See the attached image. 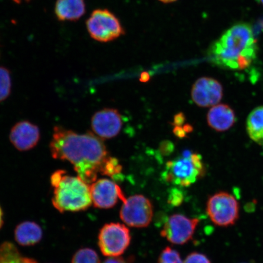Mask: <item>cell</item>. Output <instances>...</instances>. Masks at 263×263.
I'll return each instance as SVG.
<instances>
[{"label": "cell", "mask_w": 263, "mask_h": 263, "mask_svg": "<svg viewBox=\"0 0 263 263\" xmlns=\"http://www.w3.org/2000/svg\"><path fill=\"white\" fill-rule=\"evenodd\" d=\"M149 80V76L147 73H144L141 76L140 81L142 82H147Z\"/></svg>", "instance_id": "f1b7e54d"}, {"label": "cell", "mask_w": 263, "mask_h": 263, "mask_svg": "<svg viewBox=\"0 0 263 263\" xmlns=\"http://www.w3.org/2000/svg\"><path fill=\"white\" fill-rule=\"evenodd\" d=\"M236 121L234 110L227 104H217L210 108L207 114V122L210 127L217 132L228 130Z\"/></svg>", "instance_id": "5bb4252c"}, {"label": "cell", "mask_w": 263, "mask_h": 263, "mask_svg": "<svg viewBox=\"0 0 263 263\" xmlns=\"http://www.w3.org/2000/svg\"><path fill=\"white\" fill-rule=\"evenodd\" d=\"M183 263H212L208 257L199 252L190 254L183 261Z\"/></svg>", "instance_id": "603a6c76"}, {"label": "cell", "mask_w": 263, "mask_h": 263, "mask_svg": "<svg viewBox=\"0 0 263 263\" xmlns=\"http://www.w3.org/2000/svg\"><path fill=\"white\" fill-rule=\"evenodd\" d=\"M3 212L1 208V206H0V228H2V226H3Z\"/></svg>", "instance_id": "4dcf8cb0"}, {"label": "cell", "mask_w": 263, "mask_h": 263, "mask_svg": "<svg viewBox=\"0 0 263 263\" xmlns=\"http://www.w3.org/2000/svg\"><path fill=\"white\" fill-rule=\"evenodd\" d=\"M39 127L28 121L16 123L10 133V140L16 149L26 151L37 145L40 140Z\"/></svg>", "instance_id": "4fadbf2b"}, {"label": "cell", "mask_w": 263, "mask_h": 263, "mask_svg": "<svg viewBox=\"0 0 263 263\" xmlns=\"http://www.w3.org/2000/svg\"><path fill=\"white\" fill-rule=\"evenodd\" d=\"M92 202L97 208L108 209L117 204L118 200L126 201V197L120 187L106 179H100L90 186Z\"/></svg>", "instance_id": "30bf717a"}, {"label": "cell", "mask_w": 263, "mask_h": 263, "mask_svg": "<svg viewBox=\"0 0 263 263\" xmlns=\"http://www.w3.org/2000/svg\"><path fill=\"white\" fill-rule=\"evenodd\" d=\"M183 196L182 193L177 190H174L170 196L169 201L172 205H178L182 203Z\"/></svg>", "instance_id": "cb8c5ba5"}, {"label": "cell", "mask_w": 263, "mask_h": 263, "mask_svg": "<svg viewBox=\"0 0 263 263\" xmlns=\"http://www.w3.org/2000/svg\"><path fill=\"white\" fill-rule=\"evenodd\" d=\"M52 204L61 213L85 210L92 204L90 186L80 177L68 175L64 170L52 174Z\"/></svg>", "instance_id": "3957f363"}, {"label": "cell", "mask_w": 263, "mask_h": 263, "mask_svg": "<svg viewBox=\"0 0 263 263\" xmlns=\"http://www.w3.org/2000/svg\"><path fill=\"white\" fill-rule=\"evenodd\" d=\"M122 166L120 164L119 161L115 158L108 157L102 164L100 173L115 179L122 172Z\"/></svg>", "instance_id": "d6986e66"}, {"label": "cell", "mask_w": 263, "mask_h": 263, "mask_svg": "<svg viewBox=\"0 0 263 263\" xmlns=\"http://www.w3.org/2000/svg\"><path fill=\"white\" fill-rule=\"evenodd\" d=\"M103 263H127V261L124 258L119 257V256H115V257L107 258Z\"/></svg>", "instance_id": "4316f807"}, {"label": "cell", "mask_w": 263, "mask_h": 263, "mask_svg": "<svg viewBox=\"0 0 263 263\" xmlns=\"http://www.w3.org/2000/svg\"><path fill=\"white\" fill-rule=\"evenodd\" d=\"M119 111L114 108H104L91 118V128L101 139H109L116 137L122 127Z\"/></svg>", "instance_id": "7c38bea8"}, {"label": "cell", "mask_w": 263, "mask_h": 263, "mask_svg": "<svg viewBox=\"0 0 263 263\" xmlns=\"http://www.w3.org/2000/svg\"><path fill=\"white\" fill-rule=\"evenodd\" d=\"M173 132L174 134H175L177 137L183 138L186 136V133L182 126H175Z\"/></svg>", "instance_id": "83f0119b"}, {"label": "cell", "mask_w": 263, "mask_h": 263, "mask_svg": "<svg viewBox=\"0 0 263 263\" xmlns=\"http://www.w3.org/2000/svg\"><path fill=\"white\" fill-rule=\"evenodd\" d=\"M174 149V146L170 141H164L160 146V151L164 155H167L172 152Z\"/></svg>", "instance_id": "d4e9b609"}, {"label": "cell", "mask_w": 263, "mask_h": 263, "mask_svg": "<svg viewBox=\"0 0 263 263\" xmlns=\"http://www.w3.org/2000/svg\"><path fill=\"white\" fill-rule=\"evenodd\" d=\"M42 230L37 223L26 221L16 227L15 230L16 241L22 246L37 244L42 238Z\"/></svg>", "instance_id": "2e32d148"}, {"label": "cell", "mask_w": 263, "mask_h": 263, "mask_svg": "<svg viewBox=\"0 0 263 263\" xmlns=\"http://www.w3.org/2000/svg\"><path fill=\"white\" fill-rule=\"evenodd\" d=\"M206 213L215 225L229 227L238 221L239 204L231 194L218 192L209 197L206 203Z\"/></svg>", "instance_id": "5b68a950"}, {"label": "cell", "mask_w": 263, "mask_h": 263, "mask_svg": "<svg viewBox=\"0 0 263 263\" xmlns=\"http://www.w3.org/2000/svg\"><path fill=\"white\" fill-rule=\"evenodd\" d=\"M11 78L7 69L0 67V102L6 100L11 93Z\"/></svg>", "instance_id": "44dd1931"}, {"label": "cell", "mask_w": 263, "mask_h": 263, "mask_svg": "<svg viewBox=\"0 0 263 263\" xmlns=\"http://www.w3.org/2000/svg\"><path fill=\"white\" fill-rule=\"evenodd\" d=\"M159 263H183L178 252L166 247L163 250L159 258Z\"/></svg>", "instance_id": "7402d4cb"}, {"label": "cell", "mask_w": 263, "mask_h": 263, "mask_svg": "<svg viewBox=\"0 0 263 263\" xmlns=\"http://www.w3.org/2000/svg\"><path fill=\"white\" fill-rule=\"evenodd\" d=\"M49 149L54 159L73 164L78 176L88 185L97 180L102 164L108 157L101 138L91 133L79 134L60 126L54 127Z\"/></svg>", "instance_id": "6da1fadb"}, {"label": "cell", "mask_w": 263, "mask_h": 263, "mask_svg": "<svg viewBox=\"0 0 263 263\" xmlns=\"http://www.w3.org/2000/svg\"><path fill=\"white\" fill-rule=\"evenodd\" d=\"M54 12L59 21H78L85 14V0H57Z\"/></svg>", "instance_id": "9a60e30c"}, {"label": "cell", "mask_w": 263, "mask_h": 263, "mask_svg": "<svg viewBox=\"0 0 263 263\" xmlns=\"http://www.w3.org/2000/svg\"><path fill=\"white\" fill-rule=\"evenodd\" d=\"M199 222L198 219L174 214L164 223L161 235L172 244H185L192 239Z\"/></svg>", "instance_id": "9c48e42d"}, {"label": "cell", "mask_w": 263, "mask_h": 263, "mask_svg": "<svg viewBox=\"0 0 263 263\" xmlns=\"http://www.w3.org/2000/svg\"><path fill=\"white\" fill-rule=\"evenodd\" d=\"M130 233L120 223H107L100 230L98 245L103 254L108 257L120 256L130 245Z\"/></svg>", "instance_id": "52a82bcc"}, {"label": "cell", "mask_w": 263, "mask_h": 263, "mask_svg": "<svg viewBox=\"0 0 263 263\" xmlns=\"http://www.w3.org/2000/svg\"><path fill=\"white\" fill-rule=\"evenodd\" d=\"M86 25L91 38L100 42L112 41L124 33L119 20L107 9L95 10Z\"/></svg>", "instance_id": "8992f818"}, {"label": "cell", "mask_w": 263, "mask_h": 263, "mask_svg": "<svg viewBox=\"0 0 263 263\" xmlns=\"http://www.w3.org/2000/svg\"><path fill=\"white\" fill-rule=\"evenodd\" d=\"M14 2L18 3V4H20V3H22L24 2H29V0H13Z\"/></svg>", "instance_id": "d6a6232c"}, {"label": "cell", "mask_w": 263, "mask_h": 263, "mask_svg": "<svg viewBox=\"0 0 263 263\" xmlns=\"http://www.w3.org/2000/svg\"><path fill=\"white\" fill-rule=\"evenodd\" d=\"M121 220L132 228H144L150 224L153 217L152 203L145 196L134 195L126 199L120 210Z\"/></svg>", "instance_id": "ba28073f"}, {"label": "cell", "mask_w": 263, "mask_h": 263, "mask_svg": "<svg viewBox=\"0 0 263 263\" xmlns=\"http://www.w3.org/2000/svg\"><path fill=\"white\" fill-rule=\"evenodd\" d=\"M159 1L163 2L164 3H169L176 2V0H159Z\"/></svg>", "instance_id": "1f68e13d"}, {"label": "cell", "mask_w": 263, "mask_h": 263, "mask_svg": "<svg viewBox=\"0 0 263 263\" xmlns=\"http://www.w3.org/2000/svg\"><path fill=\"white\" fill-rule=\"evenodd\" d=\"M183 129L185 131V133H190L191 132L193 131V127L190 126V124H186L183 126Z\"/></svg>", "instance_id": "f546056e"}, {"label": "cell", "mask_w": 263, "mask_h": 263, "mask_svg": "<svg viewBox=\"0 0 263 263\" xmlns=\"http://www.w3.org/2000/svg\"><path fill=\"white\" fill-rule=\"evenodd\" d=\"M166 167L163 176L166 182L182 186L192 185L204 174L201 157L196 154L171 161L166 163Z\"/></svg>", "instance_id": "277c9868"}, {"label": "cell", "mask_w": 263, "mask_h": 263, "mask_svg": "<svg viewBox=\"0 0 263 263\" xmlns=\"http://www.w3.org/2000/svg\"><path fill=\"white\" fill-rule=\"evenodd\" d=\"M246 130L253 141L263 146V106L254 108L246 121Z\"/></svg>", "instance_id": "e0dca14e"}, {"label": "cell", "mask_w": 263, "mask_h": 263, "mask_svg": "<svg viewBox=\"0 0 263 263\" xmlns=\"http://www.w3.org/2000/svg\"><path fill=\"white\" fill-rule=\"evenodd\" d=\"M0 263H37L34 259L23 256L11 242L0 245Z\"/></svg>", "instance_id": "ac0fdd59"}, {"label": "cell", "mask_w": 263, "mask_h": 263, "mask_svg": "<svg viewBox=\"0 0 263 263\" xmlns=\"http://www.w3.org/2000/svg\"><path fill=\"white\" fill-rule=\"evenodd\" d=\"M258 47L251 26L239 23L224 32L211 45L210 60L219 67L233 70L248 68L256 58Z\"/></svg>", "instance_id": "7a4b0ae2"}, {"label": "cell", "mask_w": 263, "mask_h": 263, "mask_svg": "<svg viewBox=\"0 0 263 263\" xmlns=\"http://www.w3.org/2000/svg\"><path fill=\"white\" fill-rule=\"evenodd\" d=\"M223 87L220 82L211 78H201L193 85L192 97L200 107L216 106L221 101Z\"/></svg>", "instance_id": "8fae6325"}, {"label": "cell", "mask_w": 263, "mask_h": 263, "mask_svg": "<svg viewBox=\"0 0 263 263\" xmlns=\"http://www.w3.org/2000/svg\"><path fill=\"white\" fill-rule=\"evenodd\" d=\"M71 263H101L97 252L91 249L79 250L72 259Z\"/></svg>", "instance_id": "ffe728a7"}, {"label": "cell", "mask_w": 263, "mask_h": 263, "mask_svg": "<svg viewBox=\"0 0 263 263\" xmlns=\"http://www.w3.org/2000/svg\"><path fill=\"white\" fill-rule=\"evenodd\" d=\"M258 2H259V3H261V4L263 5V0H258Z\"/></svg>", "instance_id": "836d02e7"}, {"label": "cell", "mask_w": 263, "mask_h": 263, "mask_svg": "<svg viewBox=\"0 0 263 263\" xmlns=\"http://www.w3.org/2000/svg\"><path fill=\"white\" fill-rule=\"evenodd\" d=\"M185 115L182 113H179L174 117L173 124L174 126H181L185 122Z\"/></svg>", "instance_id": "484cf974"}]
</instances>
